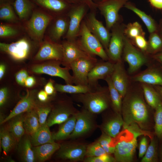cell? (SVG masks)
<instances>
[{"instance_id":"obj_36","label":"cell","mask_w":162,"mask_h":162,"mask_svg":"<svg viewBox=\"0 0 162 162\" xmlns=\"http://www.w3.org/2000/svg\"><path fill=\"white\" fill-rule=\"evenodd\" d=\"M104 80L108 85L110 101L112 108L116 113H119L121 112L123 97L114 86L110 76L107 77Z\"/></svg>"},{"instance_id":"obj_16","label":"cell","mask_w":162,"mask_h":162,"mask_svg":"<svg viewBox=\"0 0 162 162\" xmlns=\"http://www.w3.org/2000/svg\"><path fill=\"white\" fill-rule=\"evenodd\" d=\"M132 80L141 83L162 86V66L153 59L148 68L133 76Z\"/></svg>"},{"instance_id":"obj_59","label":"cell","mask_w":162,"mask_h":162,"mask_svg":"<svg viewBox=\"0 0 162 162\" xmlns=\"http://www.w3.org/2000/svg\"><path fill=\"white\" fill-rule=\"evenodd\" d=\"M158 32L162 37V17L160 19L159 24H158Z\"/></svg>"},{"instance_id":"obj_55","label":"cell","mask_w":162,"mask_h":162,"mask_svg":"<svg viewBox=\"0 0 162 162\" xmlns=\"http://www.w3.org/2000/svg\"><path fill=\"white\" fill-rule=\"evenodd\" d=\"M153 7L158 9H162V0H148Z\"/></svg>"},{"instance_id":"obj_1","label":"cell","mask_w":162,"mask_h":162,"mask_svg":"<svg viewBox=\"0 0 162 162\" xmlns=\"http://www.w3.org/2000/svg\"><path fill=\"white\" fill-rule=\"evenodd\" d=\"M124 98L121 110L124 127L136 124L142 127L147 122L149 117L144 99L136 92H127Z\"/></svg>"},{"instance_id":"obj_42","label":"cell","mask_w":162,"mask_h":162,"mask_svg":"<svg viewBox=\"0 0 162 162\" xmlns=\"http://www.w3.org/2000/svg\"><path fill=\"white\" fill-rule=\"evenodd\" d=\"M158 142L156 138H153L151 140L146 152L141 160L142 162H156L158 161Z\"/></svg>"},{"instance_id":"obj_23","label":"cell","mask_w":162,"mask_h":162,"mask_svg":"<svg viewBox=\"0 0 162 162\" xmlns=\"http://www.w3.org/2000/svg\"><path fill=\"white\" fill-rule=\"evenodd\" d=\"M53 16L67 14L73 4L68 0H33Z\"/></svg>"},{"instance_id":"obj_54","label":"cell","mask_w":162,"mask_h":162,"mask_svg":"<svg viewBox=\"0 0 162 162\" xmlns=\"http://www.w3.org/2000/svg\"><path fill=\"white\" fill-rule=\"evenodd\" d=\"M48 95L44 90L40 91L37 94L38 98L40 101L45 102L48 99Z\"/></svg>"},{"instance_id":"obj_43","label":"cell","mask_w":162,"mask_h":162,"mask_svg":"<svg viewBox=\"0 0 162 162\" xmlns=\"http://www.w3.org/2000/svg\"><path fill=\"white\" fill-rule=\"evenodd\" d=\"M154 130L156 136L162 140V102L154 110Z\"/></svg>"},{"instance_id":"obj_3","label":"cell","mask_w":162,"mask_h":162,"mask_svg":"<svg viewBox=\"0 0 162 162\" xmlns=\"http://www.w3.org/2000/svg\"><path fill=\"white\" fill-rule=\"evenodd\" d=\"M85 108L92 114H98L106 109L110 101L107 87L98 85L85 93L74 94Z\"/></svg>"},{"instance_id":"obj_22","label":"cell","mask_w":162,"mask_h":162,"mask_svg":"<svg viewBox=\"0 0 162 162\" xmlns=\"http://www.w3.org/2000/svg\"><path fill=\"white\" fill-rule=\"evenodd\" d=\"M86 147L85 145L81 144H63L58 150L57 156L63 159L82 160L86 156Z\"/></svg>"},{"instance_id":"obj_40","label":"cell","mask_w":162,"mask_h":162,"mask_svg":"<svg viewBox=\"0 0 162 162\" xmlns=\"http://www.w3.org/2000/svg\"><path fill=\"white\" fill-rule=\"evenodd\" d=\"M0 139L1 147L6 154L13 148L17 142L8 129L3 128L0 129Z\"/></svg>"},{"instance_id":"obj_58","label":"cell","mask_w":162,"mask_h":162,"mask_svg":"<svg viewBox=\"0 0 162 162\" xmlns=\"http://www.w3.org/2000/svg\"><path fill=\"white\" fill-rule=\"evenodd\" d=\"M6 66L4 64L1 63L0 64V79L1 80L5 73Z\"/></svg>"},{"instance_id":"obj_57","label":"cell","mask_w":162,"mask_h":162,"mask_svg":"<svg viewBox=\"0 0 162 162\" xmlns=\"http://www.w3.org/2000/svg\"><path fill=\"white\" fill-rule=\"evenodd\" d=\"M150 56L162 66V51L156 54Z\"/></svg>"},{"instance_id":"obj_25","label":"cell","mask_w":162,"mask_h":162,"mask_svg":"<svg viewBox=\"0 0 162 162\" xmlns=\"http://www.w3.org/2000/svg\"><path fill=\"white\" fill-rule=\"evenodd\" d=\"M24 135L18 142V153L21 161L24 162L35 161L30 136Z\"/></svg>"},{"instance_id":"obj_37","label":"cell","mask_w":162,"mask_h":162,"mask_svg":"<svg viewBox=\"0 0 162 162\" xmlns=\"http://www.w3.org/2000/svg\"><path fill=\"white\" fill-rule=\"evenodd\" d=\"M162 51V37L158 32L149 34L146 53L151 56Z\"/></svg>"},{"instance_id":"obj_14","label":"cell","mask_w":162,"mask_h":162,"mask_svg":"<svg viewBox=\"0 0 162 162\" xmlns=\"http://www.w3.org/2000/svg\"><path fill=\"white\" fill-rule=\"evenodd\" d=\"M98 60L96 57L82 58L71 63L69 66L73 72L74 83L76 85L88 86V76Z\"/></svg>"},{"instance_id":"obj_49","label":"cell","mask_w":162,"mask_h":162,"mask_svg":"<svg viewBox=\"0 0 162 162\" xmlns=\"http://www.w3.org/2000/svg\"><path fill=\"white\" fill-rule=\"evenodd\" d=\"M28 76L27 71L25 70L22 69L16 73L15 75V79L18 84L24 86L25 82Z\"/></svg>"},{"instance_id":"obj_8","label":"cell","mask_w":162,"mask_h":162,"mask_svg":"<svg viewBox=\"0 0 162 162\" xmlns=\"http://www.w3.org/2000/svg\"><path fill=\"white\" fill-rule=\"evenodd\" d=\"M130 0H103L96 3L97 8L104 17L106 28L109 31L117 22L122 20L120 10Z\"/></svg>"},{"instance_id":"obj_29","label":"cell","mask_w":162,"mask_h":162,"mask_svg":"<svg viewBox=\"0 0 162 162\" xmlns=\"http://www.w3.org/2000/svg\"><path fill=\"white\" fill-rule=\"evenodd\" d=\"M13 5L16 14L22 23L30 18L34 10L29 0H15Z\"/></svg>"},{"instance_id":"obj_45","label":"cell","mask_w":162,"mask_h":162,"mask_svg":"<svg viewBox=\"0 0 162 162\" xmlns=\"http://www.w3.org/2000/svg\"><path fill=\"white\" fill-rule=\"evenodd\" d=\"M35 108L40 126L45 124L48 116L51 111V107L48 106H39L38 104Z\"/></svg>"},{"instance_id":"obj_34","label":"cell","mask_w":162,"mask_h":162,"mask_svg":"<svg viewBox=\"0 0 162 162\" xmlns=\"http://www.w3.org/2000/svg\"><path fill=\"white\" fill-rule=\"evenodd\" d=\"M24 116L22 113L14 116L10 119L8 124V130L17 142L26 133L23 126Z\"/></svg>"},{"instance_id":"obj_56","label":"cell","mask_w":162,"mask_h":162,"mask_svg":"<svg viewBox=\"0 0 162 162\" xmlns=\"http://www.w3.org/2000/svg\"><path fill=\"white\" fill-rule=\"evenodd\" d=\"M36 82L35 79L32 76H28L26 79L25 83V86L30 88L33 86Z\"/></svg>"},{"instance_id":"obj_15","label":"cell","mask_w":162,"mask_h":162,"mask_svg":"<svg viewBox=\"0 0 162 162\" xmlns=\"http://www.w3.org/2000/svg\"><path fill=\"white\" fill-rule=\"evenodd\" d=\"M0 50L16 61L26 59L30 52V43L26 37L11 44L0 43Z\"/></svg>"},{"instance_id":"obj_2","label":"cell","mask_w":162,"mask_h":162,"mask_svg":"<svg viewBox=\"0 0 162 162\" xmlns=\"http://www.w3.org/2000/svg\"><path fill=\"white\" fill-rule=\"evenodd\" d=\"M54 17L44 10L34 9L30 18L22 23L25 32L34 42L40 45Z\"/></svg>"},{"instance_id":"obj_32","label":"cell","mask_w":162,"mask_h":162,"mask_svg":"<svg viewBox=\"0 0 162 162\" xmlns=\"http://www.w3.org/2000/svg\"><path fill=\"white\" fill-rule=\"evenodd\" d=\"M25 32L23 25L10 23L0 24V37L2 38H15Z\"/></svg>"},{"instance_id":"obj_10","label":"cell","mask_w":162,"mask_h":162,"mask_svg":"<svg viewBox=\"0 0 162 162\" xmlns=\"http://www.w3.org/2000/svg\"><path fill=\"white\" fill-rule=\"evenodd\" d=\"M89 9L88 6L82 2L73 4L67 14L69 18V24L68 31L63 38L64 39L77 38L81 23Z\"/></svg>"},{"instance_id":"obj_30","label":"cell","mask_w":162,"mask_h":162,"mask_svg":"<svg viewBox=\"0 0 162 162\" xmlns=\"http://www.w3.org/2000/svg\"><path fill=\"white\" fill-rule=\"evenodd\" d=\"M49 128L46 124L41 126L33 134L30 136L31 142L33 146L55 142Z\"/></svg>"},{"instance_id":"obj_47","label":"cell","mask_w":162,"mask_h":162,"mask_svg":"<svg viewBox=\"0 0 162 162\" xmlns=\"http://www.w3.org/2000/svg\"><path fill=\"white\" fill-rule=\"evenodd\" d=\"M109 154H105L96 157H86L84 160L86 162H113L116 161L115 158L110 155Z\"/></svg>"},{"instance_id":"obj_33","label":"cell","mask_w":162,"mask_h":162,"mask_svg":"<svg viewBox=\"0 0 162 162\" xmlns=\"http://www.w3.org/2000/svg\"><path fill=\"white\" fill-rule=\"evenodd\" d=\"M124 124L123 118L119 113L110 119L102 125L101 128L111 137H115L119 133L122 126Z\"/></svg>"},{"instance_id":"obj_61","label":"cell","mask_w":162,"mask_h":162,"mask_svg":"<svg viewBox=\"0 0 162 162\" xmlns=\"http://www.w3.org/2000/svg\"><path fill=\"white\" fill-rule=\"evenodd\" d=\"M70 3L73 4H76L81 2L80 0H68Z\"/></svg>"},{"instance_id":"obj_24","label":"cell","mask_w":162,"mask_h":162,"mask_svg":"<svg viewBox=\"0 0 162 162\" xmlns=\"http://www.w3.org/2000/svg\"><path fill=\"white\" fill-rule=\"evenodd\" d=\"M74 111L75 108L71 103L59 105L51 111L46 124L49 127L56 124H61L75 113Z\"/></svg>"},{"instance_id":"obj_11","label":"cell","mask_w":162,"mask_h":162,"mask_svg":"<svg viewBox=\"0 0 162 162\" xmlns=\"http://www.w3.org/2000/svg\"><path fill=\"white\" fill-rule=\"evenodd\" d=\"M61 43L63 51L62 64L65 67L70 68L71 63L79 59L95 57L86 51L77 39L72 40L64 39Z\"/></svg>"},{"instance_id":"obj_20","label":"cell","mask_w":162,"mask_h":162,"mask_svg":"<svg viewBox=\"0 0 162 162\" xmlns=\"http://www.w3.org/2000/svg\"><path fill=\"white\" fill-rule=\"evenodd\" d=\"M110 78L114 86L124 98L129 89V82L122 59L115 63Z\"/></svg>"},{"instance_id":"obj_52","label":"cell","mask_w":162,"mask_h":162,"mask_svg":"<svg viewBox=\"0 0 162 162\" xmlns=\"http://www.w3.org/2000/svg\"><path fill=\"white\" fill-rule=\"evenodd\" d=\"M44 91L48 95L53 94L56 91L55 85L52 80H50L46 84L44 87Z\"/></svg>"},{"instance_id":"obj_18","label":"cell","mask_w":162,"mask_h":162,"mask_svg":"<svg viewBox=\"0 0 162 162\" xmlns=\"http://www.w3.org/2000/svg\"><path fill=\"white\" fill-rule=\"evenodd\" d=\"M115 63L109 60H98L90 71L88 76V86L92 88L98 86L100 80H104L111 76Z\"/></svg>"},{"instance_id":"obj_4","label":"cell","mask_w":162,"mask_h":162,"mask_svg":"<svg viewBox=\"0 0 162 162\" xmlns=\"http://www.w3.org/2000/svg\"><path fill=\"white\" fill-rule=\"evenodd\" d=\"M124 128L130 130V133L127 135L126 139L120 141L115 146L114 153L116 161L120 162H129L133 159L137 146V138L143 134L136 124L126 126Z\"/></svg>"},{"instance_id":"obj_63","label":"cell","mask_w":162,"mask_h":162,"mask_svg":"<svg viewBox=\"0 0 162 162\" xmlns=\"http://www.w3.org/2000/svg\"><path fill=\"white\" fill-rule=\"evenodd\" d=\"M93 1L94 2V1H96V3H97V2H100V1H101L102 0H93Z\"/></svg>"},{"instance_id":"obj_48","label":"cell","mask_w":162,"mask_h":162,"mask_svg":"<svg viewBox=\"0 0 162 162\" xmlns=\"http://www.w3.org/2000/svg\"><path fill=\"white\" fill-rule=\"evenodd\" d=\"M145 35H140L130 41L136 48L146 53L147 41L146 39Z\"/></svg>"},{"instance_id":"obj_13","label":"cell","mask_w":162,"mask_h":162,"mask_svg":"<svg viewBox=\"0 0 162 162\" xmlns=\"http://www.w3.org/2000/svg\"><path fill=\"white\" fill-rule=\"evenodd\" d=\"M84 20L89 30L100 41L106 52L111 37L110 31L97 19L96 11H90Z\"/></svg>"},{"instance_id":"obj_17","label":"cell","mask_w":162,"mask_h":162,"mask_svg":"<svg viewBox=\"0 0 162 162\" xmlns=\"http://www.w3.org/2000/svg\"><path fill=\"white\" fill-rule=\"evenodd\" d=\"M69 24V18L67 14L54 16L47 28V34L45 35L53 41L60 43L61 38L68 31Z\"/></svg>"},{"instance_id":"obj_5","label":"cell","mask_w":162,"mask_h":162,"mask_svg":"<svg viewBox=\"0 0 162 162\" xmlns=\"http://www.w3.org/2000/svg\"><path fill=\"white\" fill-rule=\"evenodd\" d=\"M122 57L128 64V72L130 74L152 60L150 56L135 47L125 35Z\"/></svg>"},{"instance_id":"obj_39","label":"cell","mask_w":162,"mask_h":162,"mask_svg":"<svg viewBox=\"0 0 162 162\" xmlns=\"http://www.w3.org/2000/svg\"><path fill=\"white\" fill-rule=\"evenodd\" d=\"M0 19L12 23L19 24L22 23L11 6L8 3L1 4Z\"/></svg>"},{"instance_id":"obj_38","label":"cell","mask_w":162,"mask_h":162,"mask_svg":"<svg viewBox=\"0 0 162 162\" xmlns=\"http://www.w3.org/2000/svg\"><path fill=\"white\" fill-rule=\"evenodd\" d=\"M55 87L57 92L73 94L85 93L92 91L93 88L88 86L58 83L55 85Z\"/></svg>"},{"instance_id":"obj_9","label":"cell","mask_w":162,"mask_h":162,"mask_svg":"<svg viewBox=\"0 0 162 162\" xmlns=\"http://www.w3.org/2000/svg\"><path fill=\"white\" fill-rule=\"evenodd\" d=\"M61 62L56 60L47 61V62L33 65L31 71L36 74H46L52 76L59 77L63 79L66 84H74L72 76L69 72L70 68L60 66Z\"/></svg>"},{"instance_id":"obj_44","label":"cell","mask_w":162,"mask_h":162,"mask_svg":"<svg viewBox=\"0 0 162 162\" xmlns=\"http://www.w3.org/2000/svg\"><path fill=\"white\" fill-rule=\"evenodd\" d=\"M106 153L97 141L87 147L86 156V157H96Z\"/></svg>"},{"instance_id":"obj_53","label":"cell","mask_w":162,"mask_h":162,"mask_svg":"<svg viewBox=\"0 0 162 162\" xmlns=\"http://www.w3.org/2000/svg\"><path fill=\"white\" fill-rule=\"evenodd\" d=\"M85 3L88 7L90 11H96L97 9L96 4L93 0H80Z\"/></svg>"},{"instance_id":"obj_51","label":"cell","mask_w":162,"mask_h":162,"mask_svg":"<svg viewBox=\"0 0 162 162\" xmlns=\"http://www.w3.org/2000/svg\"><path fill=\"white\" fill-rule=\"evenodd\" d=\"M8 92L7 88L4 87L0 90V106H3L6 103L8 98Z\"/></svg>"},{"instance_id":"obj_26","label":"cell","mask_w":162,"mask_h":162,"mask_svg":"<svg viewBox=\"0 0 162 162\" xmlns=\"http://www.w3.org/2000/svg\"><path fill=\"white\" fill-rule=\"evenodd\" d=\"M60 146L59 144L54 142L33 147L35 161L42 162L47 160L58 150Z\"/></svg>"},{"instance_id":"obj_12","label":"cell","mask_w":162,"mask_h":162,"mask_svg":"<svg viewBox=\"0 0 162 162\" xmlns=\"http://www.w3.org/2000/svg\"><path fill=\"white\" fill-rule=\"evenodd\" d=\"M39 45V49L34 58V60L42 61L56 60L62 63L63 51L61 43L53 41L45 35L43 41Z\"/></svg>"},{"instance_id":"obj_60","label":"cell","mask_w":162,"mask_h":162,"mask_svg":"<svg viewBox=\"0 0 162 162\" xmlns=\"http://www.w3.org/2000/svg\"><path fill=\"white\" fill-rule=\"evenodd\" d=\"M153 86L162 98V86Z\"/></svg>"},{"instance_id":"obj_19","label":"cell","mask_w":162,"mask_h":162,"mask_svg":"<svg viewBox=\"0 0 162 162\" xmlns=\"http://www.w3.org/2000/svg\"><path fill=\"white\" fill-rule=\"evenodd\" d=\"M93 114L84 108L76 113V121L74 129L69 137L75 139L89 132L94 127Z\"/></svg>"},{"instance_id":"obj_31","label":"cell","mask_w":162,"mask_h":162,"mask_svg":"<svg viewBox=\"0 0 162 162\" xmlns=\"http://www.w3.org/2000/svg\"><path fill=\"white\" fill-rule=\"evenodd\" d=\"M141 87L147 103L154 110L162 102L161 97L152 85L142 83Z\"/></svg>"},{"instance_id":"obj_7","label":"cell","mask_w":162,"mask_h":162,"mask_svg":"<svg viewBox=\"0 0 162 162\" xmlns=\"http://www.w3.org/2000/svg\"><path fill=\"white\" fill-rule=\"evenodd\" d=\"M77 39L80 44L88 53L94 56H98L103 60H109L106 52L102 44L89 30L84 20L81 23Z\"/></svg>"},{"instance_id":"obj_62","label":"cell","mask_w":162,"mask_h":162,"mask_svg":"<svg viewBox=\"0 0 162 162\" xmlns=\"http://www.w3.org/2000/svg\"><path fill=\"white\" fill-rule=\"evenodd\" d=\"M160 161L162 162V144L160 147Z\"/></svg>"},{"instance_id":"obj_35","label":"cell","mask_w":162,"mask_h":162,"mask_svg":"<svg viewBox=\"0 0 162 162\" xmlns=\"http://www.w3.org/2000/svg\"><path fill=\"white\" fill-rule=\"evenodd\" d=\"M35 108L26 112L24 116L23 126L25 133L30 136L33 134L41 126Z\"/></svg>"},{"instance_id":"obj_28","label":"cell","mask_w":162,"mask_h":162,"mask_svg":"<svg viewBox=\"0 0 162 162\" xmlns=\"http://www.w3.org/2000/svg\"><path fill=\"white\" fill-rule=\"evenodd\" d=\"M76 121V113L73 114L65 122L62 123L58 131L52 134L54 140L65 139L69 137L74 129Z\"/></svg>"},{"instance_id":"obj_46","label":"cell","mask_w":162,"mask_h":162,"mask_svg":"<svg viewBox=\"0 0 162 162\" xmlns=\"http://www.w3.org/2000/svg\"><path fill=\"white\" fill-rule=\"evenodd\" d=\"M98 141L107 153H114L115 147L110 146V143L112 141V137L110 136L103 131Z\"/></svg>"},{"instance_id":"obj_27","label":"cell","mask_w":162,"mask_h":162,"mask_svg":"<svg viewBox=\"0 0 162 162\" xmlns=\"http://www.w3.org/2000/svg\"><path fill=\"white\" fill-rule=\"evenodd\" d=\"M124 7L133 12L140 18L146 27L149 34L158 31V24L151 16L137 8L134 4L129 1L125 4Z\"/></svg>"},{"instance_id":"obj_6","label":"cell","mask_w":162,"mask_h":162,"mask_svg":"<svg viewBox=\"0 0 162 162\" xmlns=\"http://www.w3.org/2000/svg\"><path fill=\"white\" fill-rule=\"evenodd\" d=\"M122 21L116 23L110 29L111 37L106 52L109 60L114 63L122 59L126 26Z\"/></svg>"},{"instance_id":"obj_21","label":"cell","mask_w":162,"mask_h":162,"mask_svg":"<svg viewBox=\"0 0 162 162\" xmlns=\"http://www.w3.org/2000/svg\"><path fill=\"white\" fill-rule=\"evenodd\" d=\"M36 91L27 90L26 95L17 103L10 114L0 122L8 121L14 116L27 112L35 108L38 104L36 100Z\"/></svg>"},{"instance_id":"obj_41","label":"cell","mask_w":162,"mask_h":162,"mask_svg":"<svg viewBox=\"0 0 162 162\" xmlns=\"http://www.w3.org/2000/svg\"><path fill=\"white\" fill-rule=\"evenodd\" d=\"M124 35L130 40L140 35H145L141 25L137 22L129 23L126 25Z\"/></svg>"},{"instance_id":"obj_50","label":"cell","mask_w":162,"mask_h":162,"mask_svg":"<svg viewBox=\"0 0 162 162\" xmlns=\"http://www.w3.org/2000/svg\"><path fill=\"white\" fill-rule=\"evenodd\" d=\"M147 140L146 137H142L140 142L139 148V157L142 158L145 154L148 148Z\"/></svg>"}]
</instances>
